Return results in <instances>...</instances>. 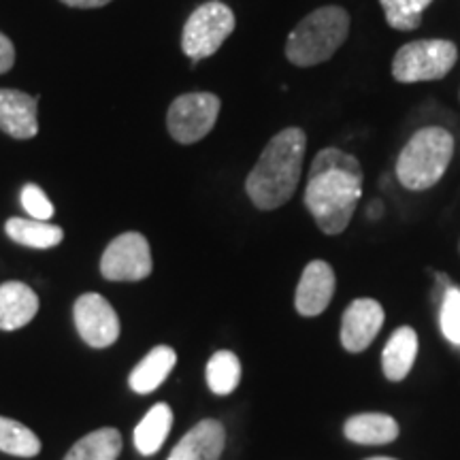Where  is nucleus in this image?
<instances>
[{
    "label": "nucleus",
    "mask_w": 460,
    "mask_h": 460,
    "mask_svg": "<svg viewBox=\"0 0 460 460\" xmlns=\"http://www.w3.org/2000/svg\"><path fill=\"white\" fill-rule=\"evenodd\" d=\"M362 197V166L358 158L337 147L318 152L309 166L305 207L329 237L341 234L352 222Z\"/></svg>",
    "instance_id": "obj_1"
},
{
    "label": "nucleus",
    "mask_w": 460,
    "mask_h": 460,
    "mask_svg": "<svg viewBox=\"0 0 460 460\" xmlns=\"http://www.w3.org/2000/svg\"><path fill=\"white\" fill-rule=\"evenodd\" d=\"M305 152H307V135L296 126L278 132L267 143L245 180V192L256 209H279L295 197L303 175Z\"/></svg>",
    "instance_id": "obj_2"
},
{
    "label": "nucleus",
    "mask_w": 460,
    "mask_h": 460,
    "mask_svg": "<svg viewBox=\"0 0 460 460\" xmlns=\"http://www.w3.org/2000/svg\"><path fill=\"white\" fill-rule=\"evenodd\" d=\"M349 34V13L337 4H326L305 15L286 41V58L295 66H318L341 49Z\"/></svg>",
    "instance_id": "obj_3"
},
{
    "label": "nucleus",
    "mask_w": 460,
    "mask_h": 460,
    "mask_svg": "<svg viewBox=\"0 0 460 460\" xmlns=\"http://www.w3.org/2000/svg\"><path fill=\"white\" fill-rule=\"evenodd\" d=\"M454 156V137L441 126L420 128L396 158V180L402 188L422 192L437 186Z\"/></svg>",
    "instance_id": "obj_4"
},
{
    "label": "nucleus",
    "mask_w": 460,
    "mask_h": 460,
    "mask_svg": "<svg viewBox=\"0 0 460 460\" xmlns=\"http://www.w3.org/2000/svg\"><path fill=\"white\" fill-rule=\"evenodd\" d=\"M458 48L447 39H420L405 43L393 60V77L399 84L444 79L456 66Z\"/></svg>",
    "instance_id": "obj_5"
},
{
    "label": "nucleus",
    "mask_w": 460,
    "mask_h": 460,
    "mask_svg": "<svg viewBox=\"0 0 460 460\" xmlns=\"http://www.w3.org/2000/svg\"><path fill=\"white\" fill-rule=\"evenodd\" d=\"M234 13L222 0H209L192 11L181 32V49L192 65L214 56L234 31Z\"/></svg>",
    "instance_id": "obj_6"
},
{
    "label": "nucleus",
    "mask_w": 460,
    "mask_h": 460,
    "mask_svg": "<svg viewBox=\"0 0 460 460\" xmlns=\"http://www.w3.org/2000/svg\"><path fill=\"white\" fill-rule=\"evenodd\" d=\"M222 101L211 92H190L177 96L166 113L169 135L181 146H192L205 139L217 122Z\"/></svg>",
    "instance_id": "obj_7"
},
{
    "label": "nucleus",
    "mask_w": 460,
    "mask_h": 460,
    "mask_svg": "<svg viewBox=\"0 0 460 460\" xmlns=\"http://www.w3.org/2000/svg\"><path fill=\"white\" fill-rule=\"evenodd\" d=\"M152 250L141 233L115 237L101 258V273L109 281H141L152 275Z\"/></svg>",
    "instance_id": "obj_8"
},
{
    "label": "nucleus",
    "mask_w": 460,
    "mask_h": 460,
    "mask_svg": "<svg viewBox=\"0 0 460 460\" xmlns=\"http://www.w3.org/2000/svg\"><path fill=\"white\" fill-rule=\"evenodd\" d=\"M75 326L79 337L92 348H109L119 337V318L102 295L88 292L79 296L73 307Z\"/></svg>",
    "instance_id": "obj_9"
},
{
    "label": "nucleus",
    "mask_w": 460,
    "mask_h": 460,
    "mask_svg": "<svg viewBox=\"0 0 460 460\" xmlns=\"http://www.w3.org/2000/svg\"><path fill=\"white\" fill-rule=\"evenodd\" d=\"M384 307L376 298H356L345 307L339 339L349 354L365 352L384 326Z\"/></svg>",
    "instance_id": "obj_10"
},
{
    "label": "nucleus",
    "mask_w": 460,
    "mask_h": 460,
    "mask_svg": "<svg viewBox=\"0 0 460 460\" xmlns=\"http://www.w3.org/2000/svg\"><path fill=\"white\" fill-rule=\"evenodd\" d=\"M335 269L326 261H312L303 269L301 281L296 286V312L305 318H315V315L324 314L335 296Z\"/></svg>",
    "instance_id": "obj_11"
},
{
    "label": "nucleus",
    "mask_w": 460,
    "mask_h": 460,
    "mask_svg": "<svg viewBox=\"0 0 460 460\" xmlns=\"http://www.w3.org/2000/svg\"><path fill=\"white\" fill-rule=\"evenodd\" d=\"M39 96L20 90H0V130L13 139H32L39 132Z\"/></svg>",
    "instance_id": "obj_12"
},
{
    "label": "nucleus",
    "mask_w": 460,
    "mask_h": 460,
    "mask_svg": "<svg viewBox=\"0 0 460 460\" xmlns=\"http://www.w3.org/2000/svg\"><path fill=\"white\" fill-rule=\"evenodd\" d=\"M226 446V430L222 422L207 418L181 437L166 460H220Z\"/></svg>",
    "instance_id": "obj_13"
},
{
    "label": "nucleus",
    "mask_w": 460,
    "mask_h": 460,
    "mask_svg": "<svg viewBox=\"0 0 460 460\" xmlns=\"http://www.w3.org/2000/svg\"><path fill=\"white\" fill-rule=\"evenodd\" d=\"M39 312V296L22 281L0 286V329L15 331L26 326Z\"/></svg>",
    "instance_id": "obj_14"
},
{
    "label": "nucleus",
    "mask_w": 460,
    "mask_h": 460,
    "mask_svg": "<svg viewBox=\"0 0 460 460\" xmlns=\"http://www.w3.org/2000/svg\"><path fill=\"white\" fill-rule=\"evenodd\" d=\"M343 435L358 446H386L399 437V422L388 413H356L345 420Z\"/></svg>",
    "instance_id": "obj_15"
},
{
    "label": "nucleus",
    "mask_w": 460,
    "mask_h": 460,
    "mask_svg": "<svg viewBox=\"0 0 460 460\" xmlns=\"http://www.w3.org/2000/svg\"><path fill=\"white\" fill-rule=\"evenodd\" d=\"M418 356V335L411 326H399L382 352V369L390 382H402L413 369Z\"/></svg>",
    "instance_id": "obj_16"
},
{
    "label": "nucleus",
    "mask_w": 460,
    "mask_h": 460,
    "mask_svg": "<svg viewBox=\"0 0 460 460\" xmlns=\"http://www.w3.org/2000/svg\"><path fill=\"white\" fill-rule=\"evenodd\" d=\"M177 362V354L175 349L169 348V345H158L149 352L146 358H143L139 365L135 367L130 373V388L139 394H147L154 393L160 384L169 377V373L172 371Z\"/></svg>",
    "instance_id": "obj_17"
},
{
    "label": "nucleus",
    "mask_w": 460,
    "mask_h": 460,
    "mask_svg": "<svg viewBox=\"0 0 460 460\" xmlns=\"http://www.w3.org/2000/svg\"><path fill=\"white\" fill-rule=\"evenodd\" d=\"M4 233L9 239H13L15 243L34 247V250H49L62 243L65 233L60 226L51 222L34 220V217H11L4 224Z\"/></svg>",
    "instance_id": "obj_18"
},
{
    "label": "nucleus",
    "mask_w": 460,
    "mask_h": 460,
    "mask_svg": "<svg viewBox=\"0 0 460 460\" xmlns=\"http://www.w3.org/2000/svg\"><path fill=\"white\" fill-rule=\"evenodd\" d=\"M172 427V411L166 402H158L146 413L135 429V447L141 456H152L163 447Z\"/></svg>",
    "instance_id": "obj_19"
},
{
    "label": "nucleus",
    "mask_w": 460,
    "mask_h": 460,
    "mask_svg": "<svg viewBox=\"0 0 460 460\" xmlns=\"http://www.w3.org/2000/svg\"><path fill=\"white\" fill-rule=\"evenodd\" d=\"M122 452V435L115 429H101L82 437L65 460H118Z\"/></svg>",
    "instance_id": "obj_20"
},
{
    "label": "nucleus",
    "mask_w": 460,
    "mask_h": 460,
    "mask_svg": "<svg viewBox=\"0 0 460 460\" xmlns=\"http://www.w3.org/2000/svg\"><path fill=\"white\" fill-rule=\"evenodd\" d=\"M241 382V362L237 354L220 349L207 362V386L214 394L226 396L234 393Z\"/></svg>",
    "instance_id": "obj_21"
},
{
    "label": "nucleus",
    "mask_w": 460,
    "mask_h": 460,
    "mask_svg": "<svg viewBox=\"0 0 460 460\" xmlns=\"http://www.w3.org/2000/svg\"><path fill=\"white\" fill-rule=\"evenodd\" d=\"M0 450L11 456L32 458L41 452V441L22 422L0 416Z\"/></svg>",
    "instance_id": "obj_22"
},
{
    "label": "nucleus",
    "mask_w": 460,
    "mask_h": 460,
    "mask_svg": "<svg viewBox=\"0 0 460 460\" xmlns=\"http://www.w3.org/2000/svg\"><path fill=\"white\" fill-rule=\"evenodd\" d=\"M439 329L452 345L460 348V288L450 286L439 303Z\"/></svg>",
    "instance_id": "obj_23"
},
{
    "label": "nucleus",
    "mask_w": 460,
    "mask_h": 460,
    "mask_svg": "<svg viewBox=\"0 0 460 460\" xmlns=\"http://www.w3.org/2000/svg\"><path fill=\"white\" fill-rule=\"evenodd\" d=\"M379 3L386 13L388 26H393L394 31L410 32L422 24V13L416 9L413 0H379Z\"/></svg>",
    "instance_id": "obj_24"
},
{
    "label": "nucleus",
    "mask_w": 460,
    "mask_h": 460,
    "mask_svg": "<svg viewBox=\"0 0 460 460\" xmlns=\"http://www.w3.org/2000/svg\"><path fill=\"white\" fill-rule=\"evenodd\" d=\"M20 200L26 214L34 217V220L48 222L51 220V216H54V205H51V200L45 197L43 190L34 186V183H28V186L22 188Z\"/></svg>",
    "instance_id": "obj_25"
},
{
    "label": "nucleus",
    "mask_w": 460,
    "mask_h": 460,
    "mask_svg": "<svg viewBox=\"0 0 460 460\" xmlns=\"http://www.w3.org/2000/svg\"><path fill=\"white\" fill-rule=\"evenodd\" d=\"M15 65V48L11 43L9 37H4L0 32V75L11 71V66Z\"/></svg>",
    "instance_id": "obj_26"
},
{
    "label": "nucleus",
    "mask_w": 460,
    "mask_h": 460,
    "mask_svg": "<svg viewBox=\"0 0 460 460\" xmlns=\"http://www.w3.org/2000/svg\"><path fill=\"white\" fill-rule=\"evenodd\" d=\"M60 3H65L66 7L75 9H99L111 3V0H60Z\"/></svg>",
    "instance_id": "obj_27"
},
{
    "label": "nucleus",
    "mask_w": 460,
    "mask_h": 460,
    "mask_svg": "<svg viewBox=\"0 0 460 460\" xmlns=\"http://www.w3.org/2000/svg\"><path fill=\"white\" fill-rule=\"evenodd\" d=\"M382 214H384V205L379 203V200H373V203L369 205V209H367V216L371 217H376V220H379V217H382Z\"/></svg>",
    "instance_id": "obj_28"
},
{
    "label": "nucleus",
    "mask_w": 460,
    "mask_h": 460,
    "mask_svg": "<svg viewBox=\"0 0 460 460\" xmlns=\"http://www.w3.org/2000/svg\"><path fill=\"white\" fill-rule=\"evenodd\" d=\"M430 3H433V0H413V4H416V9L420 11V13H424V11L430 7Z\"/></svg>",
    "instance_id": "obj_29"
},
{
    "label": "nucleus",
    "mask_w": 460,
    "mask_h": 460,
    "mask_svg": "<svg viewBox=\"0 0 460 460\" xmlns=\"http://www.w3.org/2000/svg\"><path fill=\"white\" fill-rule=\"evenodd\" d=\"M367 460H396V458H388V456H373V458H367Z\"/></svg>",
    "instance_id": "obj_30"
}]
</instances>
